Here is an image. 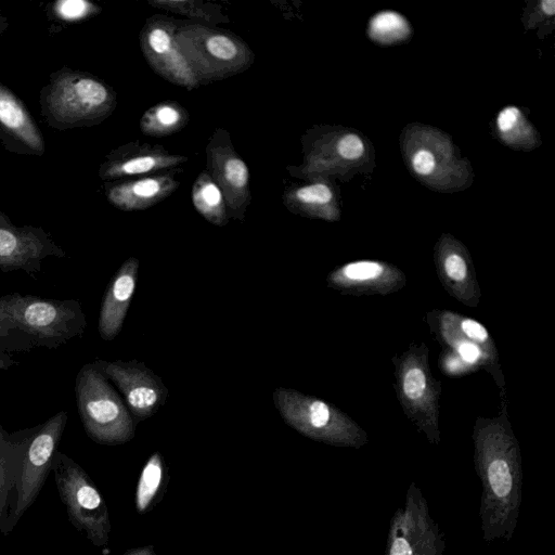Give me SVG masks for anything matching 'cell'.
Wrapping results in <instances>:
<instances>
[{"label": "cell", "instance_id": "27", "mask_svg": "<svg viewBox=\"0 0 555 555\" xmlns=\"http://www.w3.org/2000/svg\"><path fill=\"white\" fill-rule=\"evenodd\" d=\"M414 170L420 175L430 173L436 166L434 155L427 150H420L412 159Z\"/></svg>", "mask_w": 555, "mask_h": 555}, {"label": "cell", "instance_id": "2", "mask_svg": "<svg viewBox=\"0 0 555 555\" xmlns=\"http://www.w3.org/2000/svg\"><path fill=\"white\" fill-rule=\"evenodd\" d=\"M1 311L31 346L57 348L81 336L87 318L76 299H48L13 293L0 297Z\"/></svg>", "mask_w": 555, "mask_h": 555}, {"label": "cell", "instance_id": "3", "mask_svg": "<svg viewBox=\"0 0 555 555\" xmlns=\"http://www.w3.org/2000/svg\"><path fill=\"white\" fill-rule=\"evenodd\" d=\"M75 396L81 423L92 440L119 444L133 437L135 423L132 415L94 362L79 370Z\"/></svg>", "mask_w": 555, "mask_h": 555}, {"label": "cell", "instance_id": "12", "mask_svg": "<svg viewBox=\"0 0 555 555\" xmlns=\"http://www.w3.org/2000/svg\"><path fill=\"white\" fill-rule=\"evenodd\" d=\"M188 162V157L171 154L160 145L129 143L121 146L105 163L101 170L104 179L144 177L171 170Z\"/></svg>", "mask_w": 555, "mask_h": 555}, {"label": "cell", "instance_id": "6", "mask_svg": "<svg viewBox=\"0 0 555 555\" xmlns=\"http://www.w3.org/2000/svg\"><path fill=\"white\" fill-rule=\"evenodd\" d=\"M206 170L223 193L229 219L244 220L250 204L249 169L228 130L217 128L206 145Z\"/></svg>", "mask_w": 555, "mask_h": 555}, {"label": "cell", "instance_id": "28", "mask_svg": "<svg viewBox=\"0 0 555 555\" xmlns=\"http://www.w3.org/2000/svg\"><path fill=\"white\" fill-rule=\"evenodd\" d=\"M519 117V111L509 106L500 112L496 124L502 132H507L514 128Z\"/></svg>", "mask_w": 555, "mask_h": 555}, {"label": "cell", "instance_id": "29", "mask_svg": "<svg viewBox=\"0 0 555 555\" xmlns=\"http://www.w3.org/2000/svg\"><path fill=\"white\" fill-rule=\"evenodd\" d=\"M462 328L467 336L476 340H485L488 337L486 328L474 320L466 319L462 322Z\"/></svg>", "mask_w": 555, "mask_h": 555}, {"label": "cell", "instance_id": "16", "mask_svg": "<svg viewBox=\"0 0 555 555\" xmlns=\"http://www.w3.org/2000/svg\"><path fill=\"white\" fill-rule=\"evenodd\" d=\"M191 197L194 208L208 222L218 227L228 223L229 216L223 193L206 169L195 179Z\"/></svg>", "mask_w": 555, "mask_h": 555}, {"label": "cell", "instance_id": "17", "mask_svg": "<svg viewBox=\"0 0 555 555\" xmlns=\"http://www.w3.org/2000/svg\"><path fill=\"white\" fill-rule=\"evenodd\" d=\"M188 111L176 101H164L146 109L140 119L141 131L151 137H167L189 122Z\"/></svg>", "mask_w": 555, "mask_h": 555}, {"label": "cell", "instance_id": "24", "mask_svg": "<svg viewBox=\"0 0 555 555\" xmlns=\"http://www.w3.org/2000/svg\"><path fill=\"white\" fill-rule=\"evenodd\" d=\"M425 386V374L421 369L415 367L408 371L403 380V390L410 399H418L423 395Z\"/></svg>", "mask_w": 555, "mask_h": 555}, {"label": "cell", "instance_id": "19", "mask_svg": "<svg viewBox=\"0 0 555 555\" xmlns=\"http://www.w3.org/2000/svg\"><path fill=\"white\" fill-rule=\"evenodd\" d=\"M149 4L211 26L230 21L219 5L199 0H151Z\"/></svg>", "mask_w": 555, "mask_h": 555}, {"label": "cell", "instance_id": "22", "mask_svg": "<svg viewBox=\"0 0 555 555\" xmlns=\"http://www.w3.org/2000/svg\"><path fill=\"white\" fill-rule=\"evenodd\" d=\"M18 338L29 341L12 323V321L0 309V353L11 348L24 349ZM31 345V344H30Z\"/></svg>", "mask_w": 555, "mask_h": 555}, {"label": "cell", "instance_id": "1", "mask_svg": "<svg viewBox=\"0 0 555 555\" xmlns=\"http://www.w3.org/2000/svg\"><path fill=\"white\" fill-rule=\"evenodd\" d=\"M176 39L199 86L241 74L255 61L240 36L211 25L178 22Z\"/></svg>", "mask_w": 555, "mask_h": 555}, {"label": "cell", "instance_id": "30", "mask_svg": "<svg viewBox=\"0 0 555 555\" xmlns=\"http://www.w3.org/2000/svg\"><path fill=\"white\" fill-rule=\"evenodd\" d=\"M460 353L465 361L475 362L480 356V350L474 344L463 343L460 346Z\"/></svg>", "mask_w": 555, "mask_h": 555}, {"label": "cell", "instance_id": "26", "mask_svg": "<svg viewBox=\"0 0 555 555\" xmlns=\"http://www.w3.org/2000/svg\"><path fill=\"white\" fill-rule=\"evenodd\" d=\"M444 270L453 281H462L467 273V267L464 259L456 255H450L444 261Z\"/></svg>", "mask_w": 555, "mask_h": 555}, {"label": "cell", "instance_id": "31", "mask_svg": "<svg viewBox=\"0 0 555 555\" xmlns=\"http://www.w3.org/2000/svg\"><path fill=\"white\" fill-rule=\"evenodd\" d=\"M541 7L544 13L548 15L555 14V1L554 0H543L541 2Z\"/></svg>", "mask_w": 555, "mask_h": 555}, {"label": "cell", "instance_id": "9", "mask_svg": "<svg viewBox=\"0 0 555 555\" xmlns=\"http://www.w3.org/2000/svg\"><path fill=\"white\" fill-rule=\"evenodd\" d=\"M94 363L120 390L135 422L151 417L165 403L167 387L144 363L134 360H95Z\"/></svg>", "mask_w": 555, "mask_h": 555}, {"label": "cell", "instance_id": "25", "mask_svg": "<svg viewBox=\"0 0 555 555\" xmlns=\"http://www.w3.org/2000/svg\"><path fill=\"white\" fill-rule=\"evenodd\" d=\"M336 151L343 158L351 160L359 158L363 154L364 145L358 135L346 134L337 142Z\"/></svg>", "mask_w": 555, "mask_h": 555}, {"label": "cell", "instance_id": "32", "mask_svg": "<svg viewBox=\"0 0 555 555\" xmlns=\"http://www.w3.org/2000/svg\"><path fill=\"white\" fill-rule=\"evenodd\" d=\"M127 555H154L153 551L149 547L138 548L129 552Z\"/></svg>", "mask_w": 555, "mask_h": 555}, {"label": "cell", "instance_id": "11", "mask_svg": "<svg viewBox=\"0 0 555 555\" xmlns=\"http://www.w3.org/2000/svg\"><path fill=\"white\" fill-rule=\"evenodd\" d=\"M64 257L65 253L43 232L36 229H16L0 219V270H22L35 276L41 271V261L49 257Z\"/></svg>", "mask_w": 555, "mask_h": 555}, {"label": "cell", "instance_id": "14", "mask_svg": "<svg viewBox=\"0 0 555 555\" xmlns=\"http://www.w3.org/2000/svg\"><path fill=\"white\" fill-rule=\"evenodd\" d=\"M139 260L129 257L111 279L103 296L99 314V334L113 340L120 332L134 295Z\"/></svg>", "mask_w": 555, "mask_h": 555}, {"label": "cell", "instance_id": "20", "mask_svg": "<svg viewBox=\"0 0 555 555\" xmlns=\"http://www.w3.org/2000/svg\"><path fill=\"white\" fill-rule=\"evenodd\" d=\"M164 462L159 453L150 456L143 466L135 492V506L139 513H145L162 487Z\"/></svg>", "mask_w": 555, "mask_h": 555}, {"label": "cell", "instance_id": "8", "mask_svg": "<svg viewBox=\"0 0 555 555\" xmlns=\"http://www.w3.org/2000/svg\"><path fill=\"white\" fill-rule=\"evenodd\" d=\"M177 21L154 15L140 31V47L150 67L165 80L193 90L199 83L176 39Z\"/></svg>", "mask_w": 555, "mask_h": 555}, {"label": "cell", "instance_id": "23", "mask_svg": "<svg viewBox=\"0 0 555 555\" xmlns=\"http://www.w3.org/2000/svg\"><path fill=\"white\" fill-rule=\"evenodd\" d=\"M383 268L371 261H360L347 264L343 270V275L349 280L364 281L378 276Z\"/></svg>", "mask_w": 555, "mask_h": 555}, {"label": "cell", "instance_id": "13", "mask_svg": "<svg viewBox=\"0 0 555 555\" xmlns=\"http://www.w3.org/2000/svg\"><path fill=\"white\" fill-rule=\"evenodd\" d=\"M180 171L171 169L124 180L107 189V198L112 205L125 211L147 209L178 189L180 182L176 173Z\"/></svg>", "mask_w": 555, "mask_h": 555}, {"label": "cell", "instance_id": "21", "mask_svg": "<svg viewBox=\"0 0 555 555\" xmlns=\"http://www.w3.org/2000/svg\"><path fill=\"white\" fill-rule=\"evenodd\" d=\"M95 11L98 8L85 0H63L55 5L56 14L66 21H77Z\"/></svg>", "mask_w": 555, "mask_h": 555}, {"label": "cell", "instance_id": "18", "mask_svg": "<svg viewBox=\"0 0 555 555\" xmlns=\"http://www.w3.org/2000/svg\"><path fill=\"white\" fill-rule=\"evenodd\" d=\"M333 192L323 182H314L284 191L282 201L284 206L293 212L313 214L323 211L331 204Z\"/></svg>", "mask_w": 555, "mask_h": 555}, {"label": "cell", "instance_id": "10", "mask_svg": "<svg viewBox=\"0 0 555 555\" xmlns=\"http://www.w3.org/2000/svg\"><path fill=\"white\" fill-rule=\"evenodd\" d=\"M67 422V413L59 411L44 424L28 431L20 453L18 507L21 514L36 496Z\"/></svg>", "mask_w": 555, "mask_h": 555}, {"label": "cell", "instance_id": "5", "mask_svg": "<svg viewBox=\"0 0 555 555\" xmlns=\"http://www.w3.org/2000/svg\"><path fill=\"white\" fill-rule=\"evenodd\" d=\"M52 464L70 518L77 527L87 531L95 544H105L109 524L107 509L99 491L81 468L64 454L55 453Z\"/></svg>", "mask_w": 555, "mask_h": 555}, {"label": "cell", "instance_id": "15", "mask_svg": "<svg viewBox=\"0 0 555 555\" xmlns=\"http://www.w3.org/2000/svg\"><path fill=\"white\" fill-rule=\"evenodd\" d=\"M0 124L30 149L41 151V135L21 102L0 86Z\"/></svg>", "mask_w": 555, "mask_h": 555}, {"label": "cell", "instance_id": "7", "mask_svg": "<svg viewBox=\"0 0 555 555\" xmlns=\"http://www.w3.org/2000/svg\"><path fill=\"white\" fill-rule=\"evenodd\" d=\"M115 105V94L106 85L82 75L60 78L49 96L53 117L63 122L101 119L111 114Z\"/></svg>", "mask_w": 555, "mask_h": 555}, {"label": "cell", "instance_id": "4", "mask_svg": "<svg viewBox=\"0 0 555 555\" xmlns=\"http://www.w3.org/2000/svg\"><path fill=\"white\" fill-rule=\"evenodd\" d=\"M444 534L429 514L426 499L412 482L405 503L393 514L385 555H444Z\"/></svg>", "mask_w": 555, "mask_h": 555}]
</instances>
